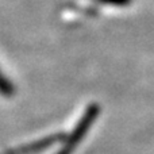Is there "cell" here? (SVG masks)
Segmentation results:
<instances>
[{"label":"cell","instance_id":"cell-1","mask_svg":"<svg viewBox=\"0 0 154 154\" xmlns=\"http://www.w3.org/2000/svg\"><path fill=\"white\" fill-rule=\"evenodd\" d=\"M99 111H100V109H99V106H96V104H92V106L88 107L85 114L82 115L81 120H80L79 125L76 126L75 131L72 133L70 138L66 141V143H65V146L62 147V150L60 152V154H72L73 149L80 143V141H81V139L84 138V135L87 134V130L93 125L95 119L99 115Z\"/></svg>","mask_w":154,"mask_h":154},{"label":"cell","instance_id":"cell-2","mask_svg":"<svg viewBox=\"0 0 154 154\" xmlns=\"http://www.w3.org/2000/svg\"><path fill=\"white\" fill-rule=\"evenodd\" d=\"M0 93L2 95H5V96H11L14 93V87L7 79L2 76L0 73Z\"/></svg>","mask_w":154,"mask_h":154},{"label":"cell","instance_id":"cell-3","mask_svg":"<svg viewBox=\"0 0 154 154\" xmlns=\"http://www.w3.org/2000/svg\"><path fill=\"white\" fill-rule=\"evenodd\" d=\"M96 2L109 5H127L131 3V0H96Z\"/></svg>","mask_w":154,"mask_h":154}]
</instances>
